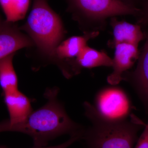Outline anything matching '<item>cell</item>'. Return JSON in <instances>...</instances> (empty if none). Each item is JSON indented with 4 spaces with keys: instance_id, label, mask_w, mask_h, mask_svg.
Listing matches in <instances>:
<instances>
[{
    "instance_id": "1",
    "label": "cell",
    "mask_w": 148,
    "mask_h": 148,
    "mask_svg": "<svg viewBox=\"0 0 148 148\" xmlns=\"http://www.w3.org/2000/svg\"><path fill=\"white\" fill-rule=\"evenodd\" d=\"M58 89H48L45 93L47 100L44 106L32 112L23 121L10 125L5 121L0 125V131L21 132L32 138L35 147L46 146L51 140L61 135L71 136L82 133L84 128L72 120L58 100Z\"/></svg>"
},
{
    "instance_id": "2",
    "label": "cell",
    "mask_w": 148,
    "mask_h": 148,
    "mask_svg": "<svg viewBox=\"0 0 148 148\" xmlns=\"http://www.w3.org/2000/svg\"><path fill=\"white\" fill-rule=\"evenodd\" d=\"M85 116L90 125L84 128L82 139L88 148H134L140 130L145 123L131 114L125 118L102 114L89 102L84 103Z\"/></svg>"
},
{
    "instance_id": "3",
    "label": "cell",
    "mask_w": 148,
    "mask_h": 148,
    "mask_svg": "<svg viewBox=\"0 0 148 148\" xmlns=\"http://www.w3.org/2000/svg\"><path fill=\"white\" fill-rule=\"evenodd\" d=\"M20 28L29 34L41 51L51 56L64 34L61 18L48 0H34L27 22Z\"/></svg>"
},
{
    "instance_id": "4",
    "label": "cell",
    "mask_w": 148,
    "mask_h": 148,
    "mask_svg": "<svg viewBox=\"0 0 148 148\" xmlns=\"http://www.w3.org/2000/svg\"><path fill=\"white\" fill-rule=\"evenodd\" d=\"M68 10L75 17L94 22L122 15H139L141 9L121 0H67Z\"/></svg>"
},
{
    "instance_id": "5",
    "label": "cell",
    "mask_w": 148,
    "mask_h": 148,
    "mask_svg": "<svg viewBox=\"0 0 148 148\" xmlns=\"http://www.w3.org/2000/svg\"><path fill=\"white\" fill-rule=\"evenodd\" d=\"M95 102L96 110L106 116L125 118L131 115L129 98L119 88L112 86L102 89L95 96Z\"/></svg>"
},
{
    "instance_id": "6",
    "label": "cell",
    "mask_w": 148,
    "mask_h": 148,
    "mask_svg": "<svg viewBox=\"0 0 148 148\" xmlns=\"http://www.w3.org/2000/svg\"><path fill=\"white\" fill-rule=\"evenodd\" d=\"M114 47L113 71L107 78L108 82L112 86L116 85L123 80L124 74L132 68L140 56L138 47L136 46L121 43Z\"/></svg>"
},
{
    "instance_id": "7",
    "label": "cell",
    "mask_w": 148,
    "mask_h": 148,
    "mask_svg": "<svg viewBox=\"0 0 148 148\" xmlns=\"http://www.w3.org/2000/svg\"><path fill=\"white\" fill-rule=\"evenodd\" d=\"M10 22L2 21L0 30V59L17 50L34 45L31 38L22 34Z\"/></svg>"
},
{
    "instance_id": "8",
    "label": "cell",
    "mask_w": 148,
    "mask_h": 148,
    "mask_svg": "<svg viewBox=\"0 0 148 148\" xmlns=\"http://www.w3.org/2000/svg\"><path fill=\"white\" fill-rule=\"evenodd\" d=\"M145 38L136 69L130 73L124 75L123 80L131 83L142 103L148 110V33Z\"/></svg>"
},
{
    "instance_id": "9",
    "label": "cell",
    "mask_w": 148,
    "mask_h": 148,
    "mask_svg": "<svg viewBox=\"0 0 148 148\" xmlns=\"http://www.w3.org/2000/svg\"><path fill=\"white\" fill-rule=\"evenodd\" d=\"M113 38L110 45L114 47L121 43L129 44L138 47L139 43L146 38V35L140 25L130 24L124 21H120L116 17L111 18Z\"/></svg>"
},
{
    "instance_id": "10",
    "label": "cell",
    "mask_w": 148,
    "mask_h": 148,
    "mask_svg": "<svg viewBox=\"0 0 148 148\" xmlns=\"http://www.w3.org/2000/svg\"><path fill=\"white\" fill-rule=\"evenodd\" d=\"M4 97L10 117L5 121L8 124L23 121L33 112L30 99L18 90L4 93Z\"/></svg>"
},
{
    "instance_id": "11",
    "label": "cell",
    "mask_w": 148,
    "mask_h": 148,
    "mask_svg": "<svg viewBox=\"0 0 148 148\" xmlns=\"http://www.w3.org/2000/svg\"><path fill=\"white\" fill-rule=\"evenodd\" d=\"M98 31L88 32L82 36H74L59 44L54 51L53 57L60 60L75 58L86 46L89 40L97 36Z\"/></svg>"
},
{
    "instance_id": "12",
    "label": "cell",
    "mask_w": 148,
    "mask_h": 148,
    "mask_svg": "<svg viewBox=\"0 0 148 148\" xmlns=\"http://www.w3.org/2000/svg\"><path fill=\"white\" fill-rule=\"evenodd\" d=\"M77 73L81 68L92 69L100 66L112 67V59L104 51H99L86 46L73 62Z\"/></svg>"
},
{
    "instance_id": "13",
    "label": "cell",
    "mask_w": 148,
    "mask_h": 148,
    "mask_svg": "<svg viewBox=\"0 0 148 148\" xmlns=\"http://www.w3.org/2000/svg\"><path fill=\"white\" fill-rule=\"evenodd\" d=\"M14 54L0 59V84L3 93L18 90V78L12 64Z\"/></svg>"
},
{
    "instance_id": "14",
    "label": "cell",
    "mask_w": 148,
    "mask_h": 148,
    "mask_svg": "<svg viewBox=\"0 0 148 148\" xmlns=\"http://www.w3.org/2000/svg\"><path fill=\"white\" fill-rule=\"evenodd\" d=\"M30 3V0H0L6 21L12 23L24 18Z\"/></svg>"
},
{
    "instance_id": "15",
    "label": "cell",
    "mask_w": 148,
    "mask_h": 148,
    "mask_svg": "<svg viewBox=\"0 0 148 148\" xmlns=\"http://www.w3.org/2000/svg\"><path fill=\"white\" fill-rule=\"evenodd\" d=\"M134 148H148V120Z\"/></svg>"
},
{
    "instance_id": "16",
    "label": "cell",
    "mask_w": 148,
    "mask_h": 148,
    "mask_svg": "<svg viewBox=\"0 0 148 148\" xmlns=\"http://www.w3.org/2000/svg\"><path fill=\"white\" fill-rule=\"evenodd\" d=\"M82 133L77 134V135H73L71 136V138L69 140L65 142V143H62L58 145L51 146L49 147H36L33 148H68L72 144L75 142L79 140H82Z\"/></svg>"
},
{
    "instance_id": "17",
    "label": "cell",
    "mask_w": 148,
    "mask_h": 148,
    "mask_svg": "<svg viewBox=\"0 0 148 148\" xmlns=\"http://www.w3.org/2000/svg\"><path fill=\"white\" fill-rule=\"evenodd\" d=\"M142 16L141 21L148 23V0H146L143 9H141L140 15Z\"/></svg>"
},
{
    "instance_id": "18",
    "label": "cell",
    "mask_w": 148,
    "mask_h": 148,
    "mask_svg": "<svg viewBox=\"0 0 148 148\" xmlns=\"http://www.w3.org/2000/svg\"><path fill=\"white\" fill-rule=\"evenodd\" d=\"M122 1L127 4L132 6L139 8L138 7V5L140 2L145 1V0H121Z\"/></svg>"
},
{
    "instance_id": "19",
    "label": "cell",
    "mask_w": 148,
    "mask_h": 148,
    "mask_svg": "<svg viewBox=\"0 0 148 148\" xmlns=\"http://www.w3.org/2000/svg\"><path fill=\"white\" fill-rule=\"evenodd\" d=\"M1 148H6L4 147H1Z\"/></svg>"
}]
</instances>
